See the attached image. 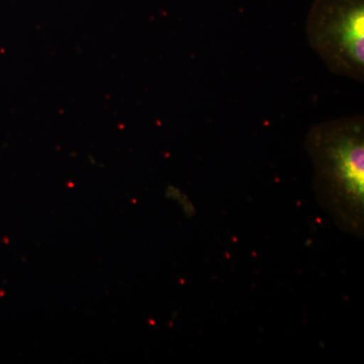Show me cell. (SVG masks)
Masks as SVG:
<instances>
[{
  "instance_id": "1",
  "label": "cell",
  "mask_w": 364,
  "mask_h": 364,
  "mask_svg": "<svg viewBox=\"0 0 364 364\" xmlns=\"http://www.w3.org/2000/svg\"><path fill=\"white\" fill-rule=\"evenodd\" d=\"M318 203L337 226L363 237L364 119L349 116L313 126L305 141Z\"/></svg>"
},
{
  "instance_id": "2",
  "label": "cell",
  "mask_w": 364,
  "mask_h": 364,
  "mask_svg": "<svg viewBox=\"0 0 364 364\" xmlns=\"http://www.w3.org/2000/svg\"><path fill=\"white\" fill-rule=\"evenodd\" d=\"M306 33L333 74L363 82L364 0H314Z\"/></svg>"
}]
</instances>
